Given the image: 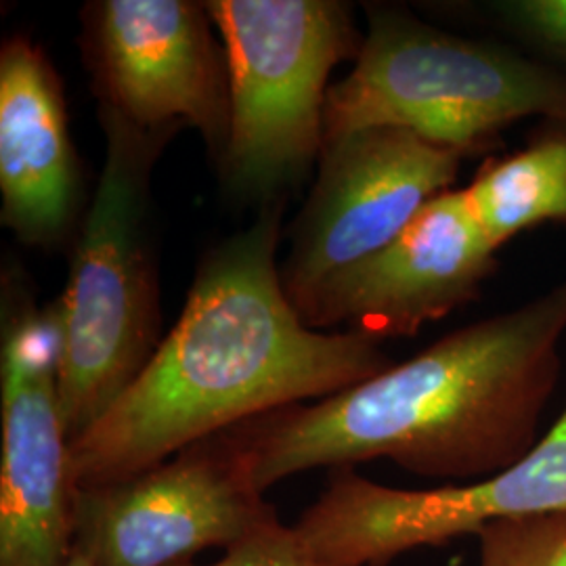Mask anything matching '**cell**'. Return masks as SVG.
<instances>
[{"label": "cell", "instance_id": "obj_11", "mask_svg": "<svg viewBox=\"0 0 566 566\" xmlns=\"http://www.w3.org/2000/svg\"><path fill=\"white\" fill-rule=\"evenodd\" d=\"M497 250L476 223L464 189L434 198L403 233L334 277L304 306L311 329L346 325L376 340L413 336L481 296Z\"/></svg>", "mask_w": 566, "mask_h": 566}, {"label": "cell", "instance_id": "obj_7", "mask_svg": "<svg viewBox=\"0 0 566 566\" xmlns=\"http://www.w3.org/2000/svg\"><path fill=\"white\" fill-rule=\"evenodd\" d=\"M277 521L233 428L137 476L74 495V546L95 566L182 565Z\"/></svg>", "mask_w": 566, "mask_h": 566}, {"label": "cell", "instance_id": "obj_17", "mask_svg": "<svg viewBox=\"0 0 566 566\" xmlns=\"http://www.w3.org/2000/svg\"><path fill=\"white\" fill-rule=\"evenodd\" d=\"M63 566H95L88 558H86V554L82 552L81 547L74 546L72 549V554L67 556V560L63 563Z\"/></svg>", "mask_w": 566, "mask_h": 566}, {"label": "cell", "instance_id": "obj_13", "mask_svg": "<svg viewBox=\"0 0 566 566\" xmlns=\"http://www.w3.org/2000/svg\"><path fill=\"white\" fill-rule=\"evenodd\" d=\"M464 191L495 250L539 224L566 223V122H544L523 149L483 164Z\"/></svg>", "mask_w": 566, "mask_h": 566}, {"label": "cell", "instance_id": "obj_9", "mask_svg": "<svg viewBox=\"0 0 566 566\" xmlns=\"http://www.w3.org/2000/svg\"><path fill=\"white\" fill-rule=\"evenodd\" d=\"M210 21L206 2L95 0L82 9V53L99 109L147 133L196 128L221 164L231 84Z\"/></svg>", "mask_w": 566, "mask_h": 566}, {"label": "cell", "instance_id": "obj_3", "mask_svg": "<svg viewBox=\"0 0 566 566\" xmlns=\"http://www.w3.org/2000/svg\"><path fill=\"white\" fill-rule=\"evenodd\" d=\"M105 160L70 277L53 304L57 401L70 443L95 424L156 353L160 285L149 229L154 164L175 133H147L99 109Z\"/></svg>", "mask_w": 566, "mask_h": 566}, {"label": "cell", "instance_id": "obj_15", "mask_svg": "<svg viewBox=\"0 0 566 566\" xmlns=\"http://www.w3.org/2000/svg\"><path fill=\"white\" fill-rule=\"evenodd\" d=\"M491 11L507 30L566 65V0H504Z\"/></svg>", "mask_w": 566, "mask_h": 566}, {"label": "cell", "instance_id": "obj_6", "mask_svg": "<svg viewBox=\"0 0 566 566\" xmlns=\"http://www.w3.org/2000/svg\"><path fill=\"white\" fill-rule=\"evenodd\" d=\"M547 512H566V407L518 464L481 481L397 489L355 468L332 470L292 531L317 565L388 566L411 549Z\"/></svg>", "mask_w": 566, "mask_h": 566}, {"label": "cell", "instance_id": "obj_10", "mask_svg": "<svg viewBox=\"0 0 566 566\" xmlns=\"http://www.w3.org/2000/svg\"><path fill=\"white\" fill-rule=\"evenodd\" d=\"M0 348V566H63L74 549L70 439L57 401L53 306L4 294Z\"/></svg>", "mask_w": 566, "mask_h": 566}, {"label": "cell", "instance_id": "obj_1", "mask_svg": "<svg viewBox=\"0 0 566 566\" xmlns=\"http://www.w3.org/2000/svg\"><path fill=\"white\" fill-rule=\"evenodd\" d=\"M282 206L208 252L181 317L135 382L70 443L76 489L112 485L224 430L388 369L380 340L311 329L285 296Z\"/></svg>", "mask_w": 566, "mask_h": 566}, {"label": "cell", "instance_id": "obj_2", "mask_svg": "<svg viewBox=\"0 0 566 566\" xmlns=\"http://www.w3.org/2000/svg\"><path fill=\"white\" fill-rule=\"evenodd\" d=\"M565 334L566 277L365 382L233 430L263 491L306 470L380 458L446 485L481 481L539 443Z\"/></svg>", "mask_w": 566, "mask_h": 566}, {"label": "cell", "instance_id": "obj_14", "mask_svg": "<svg viewBox=\"0 0 566 566\" xmlns=\"http://www.w3.org/2000/svg\"><path fill=\"white\" fill-rule=\"evenodd\" d=\"M476 539V566H566V512L495 523Z\"/></svg>", "mask_w": 566, "mask_h": 566}, {"label": "cell", "instance_id": "obj_5", "mask_svg": "<svg viewBox=\"0 0 566 566\" xmlns=\"http://www.w3.org/2000/svg\"><path fill=\"white\" fill-rule=\"evenodd\" d=\"M206 9L229 63L227 189L275 203L319 163L329 74L357 60L364 36L336 0H212Z\"/></svg>", "mask_w": 566, "mask_h": 566}, {"label": "cell", "instance_id": "obj_4", "mask_svg": "<svg viewBox=\"0 0 566 566\" xmlns=\"http://www.w3.org/2000/svg\"><path fill=\"white\" fill-rule=\"evenodd\" d=\"M350 74L327 91L325 142L395 126L474 156L525 118L566 122V72L506 44L443 32L401 7L367 4Z\"/></svg>", "mask_w": 566, "mask_h": 566}, {"label": "cell", "instance_id": "obj_16", "mask_svg": "<svg viewBox=\"0 0 566 566\" xmlns=\"http://www.w3.org/2000/svg\"><path fill=\"white\" fill-rule=\"evenodd\" d=\"M177 566H322L317 565L303 546L298 544L292 526L283 525L282 521L264 526L240 542L238 546L229 547L223 558L212 565H196L182 563Z\"/></svg>", "mask_w": 566, "mask_h": 566}, {"label": "cell", "instance_id": "obj_12", "mask_svg": "<svg viewBox=\"0 0 566 566\" xmlns=\"http://www.w3.org/2000/svg\"><path fill=\"white\" fill-rule=\"evenodd\" d=\"M0 193L2 224L30 245L61 242L81 206L61 82L28 39L0 51Z\"/></svg>", "mask_w": 566, "mask_h": 566}, {"label": "cell", "instance_id": "obj_8", "mask_svg": "<svg viewBox=\"0 0 566 566\" xmlns=\"http://www.w3.org/2000/svg\"><path fill=\"white\" fill-rule=\"evenodd\" d=\"M462 160V154L395 126L325 142L317 181L282 264L283 290L298 317L327 283L397 240L449 191Z\"/></svg>", "mask_w": 566, "mask_h": 566}]
</instances>
